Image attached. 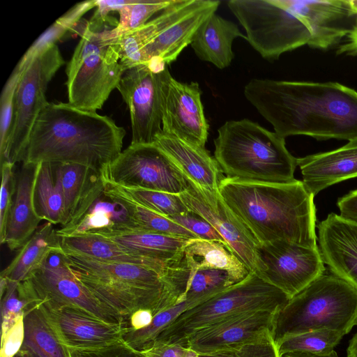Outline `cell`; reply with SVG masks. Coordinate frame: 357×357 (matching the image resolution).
I'll return each instance as SVG.
<instances>
[{
    "mask_svg": "<svg viewBox=\"0 0 357 357\" xmlns=\"http://www.w3.org/2000/svg\"><path fill=\"white\" fill-rule=\"evenodd\" d=\"M244 96L284 138H357V91L338 82L252 79Z\"/></svg>",
    "mask_w": 357,
    "mask_h": 357,
    "instance_id": "obj_1",
    "label": "cell"
},
{
    "mask_svg": "<svg viewBox=\"0 0 357 357\" xmlns=\"http://www.w3.org/2000/svg\"><path fill=\"white\" fill-rule=\"evenodd\" d=\"M126 130L107 116L64 102L42 110L17 162L73 163L100 174L122 152Z\"/></svg>",
    "mask_w": 357,
    "mask_h": 357,
    "instance_id": "obj_2",
    "label": "cell"
},
{
    "mask_svg": "<svg viewBox=\"0 0 357 357\" xmlns=\"http://www.w3.org/2000/svg\"><path fill=\"white\" fill-rule=\"evenodd\" d=\"M218 192L259 244L283 240L318 246L314 196L302 181L268 183L225 177Z\"/></svg>",
    "mask_w": 357,
    "mask_h": 357,
    "instance_id": "obj_3",
    "label": "cell"
},
{
    "mask_svg": "<svg viewBox=\"0 0 357 357\" xmlns=\"http://www.w3.org/2000/svg\"><path fill=\"white\" fill-rule=\"evenodd\" d=\"M62 252L82 285L126 323L137 310H149L156 314L183 302L190 273L183 263L164 274L141 265Z\"/></svg>",
    "mask_w": 357,
    "mask_h": 357,
    "instance_id": "obj_4",
    "label": "cell"
},
{
    "mask_svg": "<svg viewBox=\"0 0 357 357\" xmlns=\"http://www.w3.org/2000/svg\"><path fill=\"white\" fill-rule=\"evenodd\" d=\"M214 158L226 177L290 183L296 180L297 158L285 138L248 119L226 121L214 139Z\"/></svg>",
    "mask_w": 357,
    "mask_h": 357,
    "instance_id": "obj_5",
    "label": "cell"
},
{
    "mask_svg": "<svg viewBox=\"0 0 357 357\" xmlns=\"http://www.w3.org/2000/svg\"><path fill=\"white\" fill-rule=\"evenodd\" d=\"M357 325V290L331 274H323L289 299L276 314L273 337L331 329L344 335Z\"/></svg>",
    "mask_w": 357,
    "mask_h": 357,
    "instance_id": "obj_6",
    "label": "cell"
},
{
    "mask_svg": "<svg viewBox=\"0 0 357 357\" xmlns=\"http://www.w3.org/2000/svg\"><path fill=\"white\" fill-rule=\"evenodd\" d=\"M80 40L66 66L68 103L96 112L116 89L125 67L113 29L96 31L88 22L77 27Z\"/></svg>",
    "mask_w": 357,
    "mask_h": 357,
    "instance_id": "obj_7",
    "label": "cell"
},
{
    "mask_svg": "<svg viewBox=\"0 0 357 357\" xmlns=\"http://www.w3.org/2000/svg\"><path fill=\"white\" fill-rule=\"evenodd\" d=\"M289 299L282 291L250 272L241 282L185 310L155 340L182 345L200 330L247 312L280 310Z\"/></svg>",
    "mask_w": 357,
    "mask_h": 357,
    "instance_id": "obj_8",
    "label": "cell"
},
{
    "mask_svg": "<svg viewBox=\"0 0 357 357\" xmlns=\"http://www.w3.org/2000/svg\"><path fill=\"white\" fill-rule=\"evenodd\" d=\"M227 6L245 31V40L264 59L307 45L308 28L275 0H230Z\"/></svg>",
    "mask_w": 357,
    "mask_h": 357,
    "instance_id": "obj_9",
    "label": "cell"
},
{
    "mask_svg": "<svg viewBox=\"0 0 357 357\" xmlns=\"http://www.w3.org/2000/svg\"><path fill=\"white\" fill-rule=\"evenodd\" d=\"M64 59L56 43L50 44L31 57L21 58L17 64L22 71L15 96V110L4 162L15 165L38 116L49 102L48 84Z\"/></svg>",
    "mask_w": 357,
    "mask_h": 357,
    "instance_id": "obj_10",
    "label": "cell"
},
{
    "mask_svg": "<svg viewBox=\"0 0 357 357\" xmlns=\"http://www.w3.org/2000/svg\"><path fill=\"white\" fill-rule=\"evenodd\" d=\"M167 66L131 67L124 72L116 87L129 110L131 144H153L162 132L164 91L172 77Z\"/></svg>",
    "mask_w": 357,
    "mask_h": 357,
    "instance_id": "obj_11",
    "label": "cell"
},
{
    "mask_svg": "<svg viewBox=\"0 0 357 357\" xmlns=\"http://www.w3.org/2000/svg\"><path fill=\"white\" fill-rule=\"evenodd\" d=\"M18 289L30 305L40 303L72 305L106 321L126 323L102 305L76 278L62 250L51 253L40 268L19 283Z\"/></svg>",
    "mask_w": 357,
    "mask_h": 357,
    "instance_id": "obj_12",
    "label": "cell"
},
{
    "mask_svg": "<svg viewBox=\"0 0 357 357\" xmlns=\"http://www.w3.org/2000/svg\"><path fill=\"white\" fill-rule=\"evenodd\" d=\"M102 179L129 188L180 195L188 182L156 144H130L100 173Z\"/></svg>",
    "mask_w": 357,
    "mask_h": 357,
    "instance_id": "obj_13",
    "label": "cell"
},
{
    "mask_svg": "<svg viewBox=\"0 0 357 357\" xmlns=\"http://www.w3.org/2000/svg\"><path fill=\"white\" fill-rule=\"evenodd\" d=\"M41 313L61 345L70 352L95 353L123 346L126 323L104 321L79 307L40 303Z\"/></svg>",
    "mask_w": 357,
    "mask_h": 357,
    "instance_id": "obj_14",
    "label": "cell"
},
{
    "mask_svg": "<svg viewBox=\"0 0 357 357\" xmlns=\"http://www.w3.org/2000/svg\"><path fill=\"white\" fill-rule=\"evenodd\" d=\"M257 250L265 266L259 277L290 298L326 271L318 246L308 248L278 240L259 244Z\"/></svg>",
    "mask_w": 357,
    "mask_h": 357,
    "instance_id": "obj_15",
    "label": "cell"
},
{
    "mask_svg": "<svg viewBox=\"0 0 357 357\" xmlns=\"http://www.w3.org/2000/svg\"><path fill=\"white\" fill-rule=\"evenodd\" d=\"M188 182V188L180 194L188 208L218 231L250 272L261 276L265 266L258 257L259 243L254 236L225 204L218 191H210Z\"/></svg>",
    "mask_w": 357,
    "mask_h": 357,
    "instance_id": "obj_16",
    "label": "cell"
},
{
    "mask_svg": "<svg viewBox=\"0 0 357 357\" xmlns=\"http://www.w3.org/2000/svg\"><path fill=\"white\" fill-rule=\"evenodd\" d=\"M310 30L311 48L327 50L350 31L357 15L352 0H275Z\"/></svg>",
    "mask_w": 357,
    "mask_h": 357,
    "instance_id": "obj_17",
    "label": "cell"
},
{
    "mask_svg": "<svg viewBox=\"0 0 357 357\" xmlns=\"http://www.w3.org/2000/svg\"><path fill=\"white\" fill-rule=\"evenodd\" d=\"M197 82L183 83L172 77L166 85L162 103V132L191 144L205 147L209 126Z\"/></svg>",
    "mask_w": 357,
    "mask_h": 357,
    "instance_id": "obj_18",
    "label": "cell"
},
{
    "mask_svg": "<svg viewBox=\"0 0 357 357\" xmlns=\"http://www.w3.org/2000/svg\"><path fill=\"white\" fill-rule=\"evenodd\" d=\"M279 310H259L239 314L200 330L182 344L199 355L257 340L272 333Z\"/></svg>",
    "mask_w": 357,
    "mask_h": 357,
    "instance_id": "obj_19",
    "label": "cell"
},
{
    "mask_svg": "<svg viewBox=\"0 0 357 357\" xmlns=\"http://www.w3.org/2000/svg\"><path fill=\"white\" fill-rule=\"evenodd\" d=\"M86 231L102 236L168 269L182 264L184 248L190 240L179 236L145 231L131 226L126 220L111 221L108 224Z\"/></svg>",
    "mask_w": 357,
    "mask_h": 357,
    "instance_id": "obj_20",
    "label": "cell"
},
{
    "mask_svg": "<svg viewBox=\"0 0 357 357\" xmlns=\"http://www.w3.org/2000/svg\"><path fill=\"white\" fill-rule=\"evenodd\" d=\"M317 229V245L325 265L357 290V223L331 213Z\"/></svg>",
    "mask_w": 357,
    "mask_h": 357,
    "instance_id": "obj_21",
    "label": "cell"
},
{
    "mask_svg": "<svg viewBox=\"0 0 357 357\" xmlns=\"http://www.w3.org/2000/svg\"><path fill=\"white\" fill-rule=\"evenodd\" d=\"M55 178L61 188L64 217L59 231L78 225L90 212L96 201L103 195L100 174L79 164L51 163Z\"/></svg>",
    "mask_w": 357,
    "mask_h": 357,
    "instance_id": "obj_22",
    "label": "cell"
},
{
    "mask_svg": "<svg viewBox=\"0 0 357 357\" xmlns=\"http://www.w3.org/2000/svg\"><path fill=\"white\" fill-rule=\"evenodd\" d=\"M307 191L317 195L340 182L357 177V138L326 152L297 158Z\"/></svg>",
    "mask_w": 357,
    "mask_h": 357,
    "instance_id": "obj_23",
    "label": "cell"
},
{
    "mask_svg": "<svg viewBox=\"0 0 357 357\" xmlns=\"http://www.w3.org/2000/svg\"><path fill=\"white\" fill-rule=\"evenodd\" d=\"M220 4L217 0H199L193 10L162 30L144 47L140 63L168 65L176 61L183 50L190 45L199 26L215 13Z\"/></svg>",
    "mask_w": 357,
    "mask_h": 357,
    "instance_id": "obj_24",
    "label": "cell"
},
{
    "mask_svg": "<svg viewBox=\"0 0 357 357\" xmlns=\"http://www.w3.org/2000/svg\"><path fill=\"white\" fill-rule=\"evenodd\" d=\"M154 144L162 149L189 182L210 191H218L225 178L215 158L200 147L162 132Z\"/></svg>",
    "mask_w": 357,
    "mask_h": 357,
    "instance_id": "obj_25",
    "label": "cell"
},
{
    "mask_svg": "<svg viewBox=\"0 0 357 357\" xmlns=\"http://www.w3.org/2000/svg\"><path fill=\"white\" fill-rule=\"evenodd\" d=\"M36 165H24L16 172L15 192L8 215L3 244L20 250L33 236L43 220L33 201Z\"/></svg>",
    "mask_w": 357,
    "mask_h": 357,
    "instance_id": "obj_26",
    "label": "cell"
},
{
    "mask_svg": "<svg viewBox=\"0 0 357 357\" xmlns=\"http://www.w3.org/2000/svg\"><path fill=\"white\" fill-rule=\"evenodd\" d=\"M237 38L246 37L236 24L214 13L197 29L190 45L201 60L223 69L234 58L232 43Z\"/></svg>",
    "mask_w": 357,
    "mask_h": 357,
    "instance_id": "obj_27",
    "label": "cell"
},
{
    "mask_svg": "<svg viewBox=\"0 0 357 357\" xmlns=\"http://www.w3.org/2000/svg\"><path fill=\"white\" fill-rule=\"evenodd\" d=\"M199 2V0H174L156 17L137 29L118 36L121 63L126 70L141 64L144 47L162 30L193 10Z\"/></svg>",
    "mask_w": 357,
    "mask_h": 357,
    "instance_id": "obj_28",
    "label": "cell"
},
{
    "mask_svg": "<svg viewBox=\"0 0 357 357\" xmlns=\"http://www.w3.org/2000/svg\"><path fill=\"white\" fill-rule=\"evenodd\" d=\"M60 237L61 249L67 253L100 261L141 265L164 274L168 273L172 269L166 268L139 253L121 246L102 236L89 231Z\"/></svg>",
    "mask_w": 357,
    "mask_h": 357,
    "instance_id": "obj_29",
    "label": "cell"
},
{
    "mask_svg": "<svg viewBox=\"0 0 357 357\" xmlns=\"http://www.w3.org/2000/svg\"><path fill=\"white\" fill-rule=\"evenodd\" d=\"M102 181L103 195L122 208L126 221L131 226L151 233L189 239L198 238L191 231L172 220L137 202L122 186L103 179Z\"/></svg>",
    "mask_w": 357,
    "mask_h": 357,
    "instance_id": "obj_30",
    "label": "cell"
},
{
    "mask_svg": "<svg viewBox=\"0 0 357 357\" xmlns=\"http://www.w3.org/2000/svg\"><path fill=\"white\" fill-rule=\"evenodd\" d=\"M54 225L45 222L19 250L1 273V278L21 282L40 268L51 253L61 251V237Z\"/></svg>",
    "mask_w": 357,
    "mask_h": 357,
    "instance_id": "obj_31",
    "label": "cell"
},
{
    "mask_svg": "<svg viewBox=\"0 0 357 357\" xmlns=\"http://www.w3.org/2000/svg\"><path fill=\"white\" fill-rule=\"evenodd\" d=\"M184 259L190 270L217 268L226 270L239 280L250 271L234 252L224 243L201 238L190 239L184 248Z\"/></svg>",
    "mask_w": 357,
    "mask_h": 357,
    "instance_id": "obj_32",
    "label": "cell"
},
{
    "mask_svg": "<svg viewBox=\"0 0 357 357\" xmlns=\"http://www.w3.org/2000/svg\"><path fill=\"white\" fill-rule=\"evenodd\" d=\"M33 201L36 211L43 220L54 225H62L64 217L63 196L51 163L36 165Z\"/></svg>",
    "mask_w": 357,
    "mask_h": 357,
    "instance_id": "obj_33",
    "label": "cell"
},
{
    "mask_svg": "<svg viewBox=\"0 0 357 357\" xmlns=\"http://www.w3.org/2000/svg\"><path fill=\"white\" fill-rule=\"evenodd\" d=\"M24 347L40 357H71L68 351L59 342L39 310L29 306L24 313Z\"/></svg>",
    "mask_w": 357,
    "mask_h": 357,
    "instance_id": "obj_34",
    "label": "cell"
},
{
    "mask_svg": "<svg viewBox=\"0 0 357 357\" xmlns=\"http://www.w3.org/2000/svg\"><path fill=\"white\" fill-rule=\"evenodd\" d=\"M241 281L226 270L190 269L183 301L195 307Z\"/></svg>",
    "mask_w": 357,
    "mask_h": 357,
    "instance_id": "obj_35",
    "label": "cell"
},
{
    "mask_svg": "<svg viewBox=\"0 0 357 357\" xmlns=\"http://www.w3.org/2000/svg\"><path fill=\"white\" fill-rule=\"evenodd\" d=\"M343 336L337 331L318 329L285 337L276 344L280 356L290 351L329 354L335 351Z\"/></svg>",
    "mask_w": 357,
    "mask_h": 357,
    "instance_id": "obj_36",
    "label": "cell"
},
{
    "mask_svg": "<svg viewBox=\"0 0 357 357\" xmlns=\"http://www.w3.org/2000/svg\"><path fill=\"white\" fill-rule=\"evenodd\" d=\"M193 305L183 301L154 315L151 324L145 328L130 331L123 337V346L133 352L137 351L156 340L164 328L185 310Z\"/></svg>",
    "mask_w": 357,
    "mask_h": 357,
    "instance_id": "obj_37",
    "label": "cell"
},
{
    "mask_svg": "<svg viewBox=\"0 0 357 357\" xmlns=\"http://www.w3.org/2000/svg\"><path fill=\"white\" fill-rule=\"evenodd\" d=\"M174 0H126L117 11L119 21L113 28L118 36L123 33L137 29L148 22L155 13L162 11Z\"/></svg>",
    "mask_w": 357,
    "mask_h": 357,
    "instance_id": "obj_38",
    "label": "cell"
},
{
    "mask_svg": "<svg viewBox=\"0 0 357 357\" xmlns=\"http://www.w3.org/2000/svg\"><path fill=\"white\" fill-rule=\"evenodd\" d=\"M96 0L77 3L50 26L27 50L22 58L27 59L42 48L60 39L65 33L75 28L81 17L89 10L96 7Z\"/></svg>",
    "mask_w": 357,
    "mask_h": 357,
    "instance_id": "obj_39",
    "label": "cell"
},
{
    "mask_svg": "<svg viewBox=\"0 0 357 357\" xmlns=\"http://www.w3.org/2000/svg\"><path fill=\"white\" fill-rule=\"evenodd\" d=\"M123 188L137 202L165 217L178 215L190 211L180 195L144 188Z\"/></svg>",
    "mask_w": 357,
    "mask_h": 357,
    "instance_id": "obj_40",
    "label": "cell"
},
{
    "mask_svg": "<svg viewBox=\"0 0 357 357\" xmlns=\"http://www.w3.org/2000/svg\"><path fill=\"white\" fill-rule=\"evenodd\" d=\"M19 282L0 277L1 306V337L24 316L29 302L19 292Z\"/></svg>",
    "mask_w": 357,
    "mask_h": 357,
    "instance_id": "obj_41",
    "label": "cell"
},
{
    "mask_svg": "<svg viewBox=\"0 0 357 357\" xmlns=\"http://www.w3.org/2000/svg\"><path fill=\"white\" fill-rule=\"evenodd\" d=\"M22 68L17 64L6 82L1 96L0 109V161H3L13 126L15 96Z\"/></svg>",
    "mask_w": 357,
    "mask_h": 357,
    "instance_id": "obj_42",
    "label": "cell"
},
{
    "mask_svg": "<svg viewBox=\"0 0 357 357\" xmlns=\"http://www.w3.org/2000/svg\"><path fill=\"white\" fill-rule=\"evenodd\" d=\"M198 357H280L272 333L243 344Z\"/></svg>",
    "mask_w": 357,
    "mask_h": 357,
    "instance_id": "obj_43",
    "label": "cell"
},
{
    "mask_svg": "<svg viewBox=\"0 0 357 357\" xmlns=\"http://www.w3.org/2000/svg\"><path fill=\"white\" fill-rule=\"evenodd\" d=\"M15 165L4 162L1 167V185L0 197V243L3 244L6 224L12 206L16 185Z\"/></svg>",
    "mask_w": 357,
    "mask_h": 357,
    "instance_id": "obj_44",
    "label": "cell"
},
{
    "mask_svg": "<svg viewBox=\"0 0 357 357\" xmlns=\"http://www.w3.org/2000/svg\"><path fill=\"white\" fill-rule=\"evenodd\" d=\"M168 218L191 231L198 238L222 242L229 247L225 240L208 222L191 211Z\"/></svg>",
    "mask_w": 357,
    "mask_h": 357,
    "instance_id": "obj_45",
    "label": "cell"
},
{
    "mask_svg": "<svg viewBox=\"0 0 357 357\" xmlns=\"http://www.w3.org/2000/svg\"><path fill=\"white\" fill-rule=\"evenodd\" d=\"M139 357H198V354L178 344L155 340L135 351Z\"/></svg>",
    "mask_w": 357,
    "mask_h": 357,
    "instance_id": "obj_46",
    "label": "cell"
},
{
    "mask_svg": "<svg viewBox=\"0 0 357 357\" xmlns=\"http://www.w3.org/2000/svg\"><path fill=\"white\" fill-rule=\"evenodd\" d=\"M24 340V316L1 337V357H13L22 348Z\"/></svg>",
    "mask_w": 357,
    "mask_h": 357,
    "instance_id": "obj_47",
    "label": "cell"
},
{
    "mask_svg": "<svg viewBox=\"0 0 357 357\" xmlns=\"http://www.w3.org/2000/svg\"><path fill=\"white\" fill-rule=\"evenodd\" d=\"M340 215L357 223V189L340 197L337 202Z\"/></svg>",
    "mask_w": 357,
    "mask_h": 357,
    "instance_id": "obj_48",
    "label": "cell"
},
{
    "mask_svg": "<svg viewBox=\"0 0 357 357\" xmlns=\"http://www.w3.org/2000/svg\"><path fill=\"white\" fill-rule=\"evenodd\" d=\"M345 41L340 45L336 51V55L345 54L347 56L357 55V15L354 23L347 35Z\"/></svg>",
    "mask_w": 357,
    "mask_h": 357,
    "instance_id": "obj_49",
    "label": "cell"
},
{
    "mask_svg": "<svg viewBox=\"0 0 357 357\" xmlns=\"http://www.w3.org/2000/svg\"><path fill=\"white\" fill-rule=\"evenodd\" d=\"M75 354L77 357H138L137 354L124 346L95 353Z\"/></svg>",
    "mask_w": 357,
    "mask_h": 357,
    "instance_id": "obj_50",
    "label": "cell"
},
{
    "mask_svg": "<svg viewBox=\"0 0 357 357\" xmlns=\"http://www.w3.org/2000/svg\"><path fill=\"white\" fill-rule=\"evenodd\" d=\"M280 357H338L336 351L329 354H317L307 351H290L282 354Z\"/></svg>",
    "mask_w": 357,
    "mask_h": 357,
    "instance_id": "obj_51",
    "label": "cell"
},
{
    "mask_svg": "<svg viewBox=\"0 0 357 357\" xmlns=\"http://www.w3.org/2000/svg\"><path fill=\"white\" fill-rule=\"evenodd\" d=\"M347 357H357V333L349 341L347 349Z\"/></svg>",
    "mask_w": 357,
    "mask_h": 357,
    "instance_id": "obj_52",
    "label": "cell"
},
{
    "mask_svg": "<svg viewBox=\"0 0 357 357\" xmlns=\"http://www.w3.org/2000/svg\"><path fill=\"white\" fill-rule=\"evenodd\" d=\"M13 357H40L29 349L22 346L21 349Z\"/></svg>",
    "mask_w": 357,
    "mask_h": 357,
    "instance_id": "obj_53",
    "label": "cell"
},
{
    "mask_svg": "<svg viewBox=\"0 0 357 357\" xmlns=\"http://www.w3.org/2000/svg\"><path fill=\"white\" fill-rule=\"evenodd\" d=\"M352 2H353L354 8H356V10L357 11V0H352Z\"/></svg>",
    "mask_w": 357,
    "mask_h": 357,
    "instance_id": "obj_54",
    "label": "cell"
}]
</instances>
